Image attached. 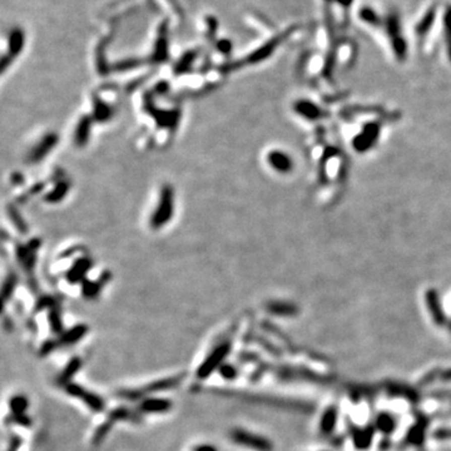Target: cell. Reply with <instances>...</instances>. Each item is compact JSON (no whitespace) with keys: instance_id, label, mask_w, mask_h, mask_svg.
<instances>
[{"instance_id":"cell-8","label":"cell","mask_w":451,"mask_h":451,"mask_svg":"<svg viewBox=\"0 0 451 451\" xmlns=\"http://www.w3.org/2000/svg\"><path fill=\"white\" fill-rule=\"evenodd\" d=\"M171 404L167 403L166 400H151V401H146L143 404V409L147 410L149 412H162V411H166V410L169 409Z\"/></svg>"},{"instance_id":"cell-3","label":"cell","mask_w":451,"mask_h":451,"mask_svg":"<svg viewBox=\"0 0 451 451\" xmlns=\"http://www.w3.org/2000/svg\"><path fill=\"white\" fill-rule=\"evenodd\" d=\"M228 350H229L228 345H221L218 349H216L215 351L212 352V355H211V356L205 361V363L200 367V370H198V376H200V377H207L210 373H212L213 370H215L220 363H222L226 355L228 354Z\"/></svg>"},{"instance_id":"cell-11","label":"cell","mask_w":451,"mask_h":451,"mask_svg":"<svg viewBox=\"0 0 451 451\" xmlns=\"http://www.w3.org/2000/svg\"><path fill=\"white\" fill-rule=\"evenodd\" d=\"M444 24H445V35H446L447 53H449V58L451 60V7H447L446 12H445Z\"/></svg>"},{"instance_id":"cell-13","label":"cell","mask_w":451,"mask_h":451,"mask_svg":"<svg viewBox=\"0 0 451 451\" xmlns=\"http://www.w3.org/2000/svg\"><path fill=\"white\" fill-rule=\"evenodd\" d=\"M339 2L344 5H349V4H351L352 0H339Z\"/></svg>"},{"instance_id":"cell-5","label":"cell","mask_w":451,"mask_h":451,"mask_svg":"<svg viewBox=\"0 0 451 451\" xmlns=\"http://www.w3.org/2000/svg\"><path fill=\"white\" fill-rule=\"evenodd\" d=\"M269 161L271 166L275 169H277L278 172H290V169L292 168V162H291L290 157L287 154L282 153V152H272L269 156Z\"/></svg>"},{"instance_id":"cell-6","label":"cell","mask_w":451,"mask_h":451,"mask_svg":"<svg viewBox=\"0 0 451 451\" xmlns=\"http://www.w3.org/2000/svg\"><path fill=\"white\" fill-rule=\"evenodd\" d=\"M295 109L298 114L303 115L307 119H318L322 117L321 109L316 104L306 102V100H300L298 103H296Z\"/></svg>"},{"instance_id":"cell-7","label":"cell","mask_w":451,"mask_h":451,"mask_svg":"<svg viewBox=\"0 0 451 451\" xmlns=\"http://www.w3.org/2000/svg\"><path fill=\"white\" fill-rule=\"evenodd\" d=\"M435 17H436V10L435 8H430L426 12V14L422 17V19L420 20V23L416 27V33L419 35H425L430 30V28L432 27L435 22Z\"/></svg>"},{"instance_id":"cell-10","label":"cell","mask_w":451,"mask_h":451,"mask_svg":"<svg viewBox=\"0 0 451 451\" xmlns=\"http://www.w3.org/2000/svg\"><path fill=\"white\" fill-rule=\"evenodd\" d=\"M427 303L430 306V310L432 311L434 313L435 318L437 319V322H440V318L442 319V315H441V311H439V301H437V296L434 291H430L427 293Z\"/></svg>"},{"instance_id":"cell-2","label":"cell","mask_w":451,"mask_h":451,"mask_svg":"<svg viewBox=\"0 0 451 451\" xmlns=\"http://www.w3.org/2000/svg\"><path fill=\"white\" fill-rule=\"evenodd\" d=\"M380 133V127L376 123H370L363 128L362 133L355 138L354 147L357 152H366L373 146Z\"/></svg>"},{"instance_id":"cell-4","label":"cell","mask_w":451,"mask_h":451,"mask_svg":"<svg viewBox=\"0 0 451 451\" xmlns=\"http://www.w3.org/2000/svg\"><path fill=\"white\" fill-rule=\"evenodd\" d=\"M232 439L234 440L238 444L244 445V446L252 447V449L257 450H269L270 445L267 444L265 440H262L261 437L254 436V435L248 434L244 430H236V431L232 432Z\"/></svg>"},{"instance_id":"cell-12","label":"cell","mask_w":451,"mask_h":451,"mask_svg":"<svg viewBox=\"0 0 451 451\" xmlns=\"http://www.w3.org/2000/svg\"><path fill=\"white\" fill-rule=\"evenodd\" d=\"M25 405H27V403H25L24 399L22 398H17L12 401V406L13 409L15 410V412H22Z\"/></svg>"},{"instance_id":"cell-9","label":"cell","mask_w":451,"mask_h":451,"mask_svg":"<svg viewBox=\"0 0 451 451\" xmlns=\"http://www.w3.org/2000/svg\"><path fill=\"white\" fill-rule=\"evenodd\" d=\"M360 18L363 20V22L367 23V24L371 25L380 24V18H378V15L376 14L375 10L370 9V8H363V9H361Z\"/></svg>"},{"instance_id":"cell-1","label":"cell","mask_w":451,"mask_h":451,"mask_svg":"<svg viewBox=\"0 0 451 451\" xmlns=\"http://www.w3.org/2000/svg\"><path fill=\"white\" fill-rule=\"evenodd\" d=\"M388 32L391 38L394 51L399 59H404L406 55V43L400 34V22L398 15L393 14L388 19Z\"/></svg>"}]
</instances>
